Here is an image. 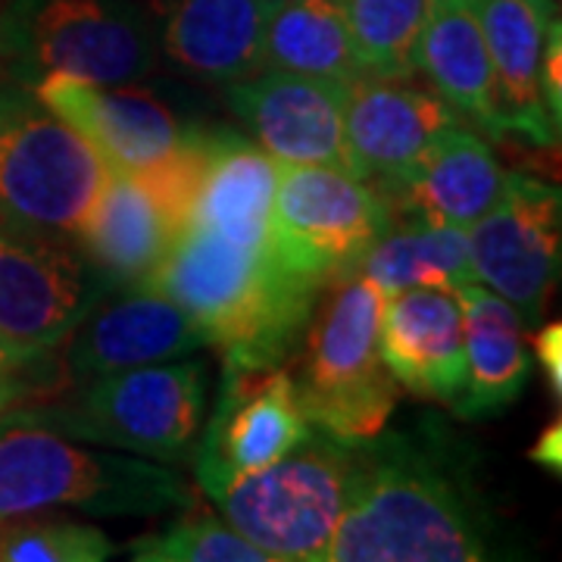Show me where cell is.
<instances>
[{
    "label": "cell",
    "instance_id": "35",
    "mask_svg": "<svg viewBox=\"0 0 562 562\" xmlns=\"http://www.w3.org/2000/svg\"><path fill=\"white\" fill-rule=\"evenodd\" d=\"M535 3H541V7H550V10H557V7H553L550 0H535Z\"/></svg>",
    "mask_w": 562,
    "mask_h": 562
},
{
    "label": "cell",
    "instance_id": "28",
    "mask_svg": "<svg viewBox=\"0 0 562 562\" xmlns=\"http://www.w3.org/2000/svg\"><path fill=\"white\" fill-rule=\"evenodd\" d=\"M125 550L138 562H269L257 543L198 501L160 528L132 538Z\"/></svg>",
    "mask_w": 562,
    "mask_h": 562
},
{
    "label": "cell",
    "instance_id": "6",
    "mask_svg": "<svg viewBox=\"0 0 562 562\" xmlns=\"http://www.w3.org/2000/svg\"><path fill=\"white\" fill-rule=\"evenodd\" d=\"M113 176L110 162L25 85H0V225L72 241Z\"/></svg>",
    "mask_w": 562,
    "mask_h": 562
},
{
    "label": "cell",
    "instance_id": "25",
    "mask_svg": "<svg viewBox=\"0 0 562 562\" xmlns=\"http://www.w3.org/2000/svg\"><path fill=\"white\" fill-rule=\"evenodd\" d=\"M357 276L375 281L384 294L406 288L460 291L462 284L475 281L469 228L391 213L384 235L366 254Z\"/></svg>",
    "mask_w": 562,
    "mask_h": 562
},
{
    "label": "cell",
    "instance_id": "4",
    "mask_svg": "<svg viewBox=\"0 0 562 562\" xmlns=\"http://www.w3.org/2000/svg\"><path fill=\"white\" fill-rule=\"evenodd\" d=\"M206 401V362L181 357L103 375L54 397L25 403V409L69 438L179 465L194 460Z\"/></svg>",
    "mask_w": 562,
    "mask_h": 562
},
{
    "label": "cell",
    "instance_id": "16",
    "mask_svg": "<svg viewBox=\"0 0 562 562\" xmlns=\"http://www.w3.org/2000/svg\"><path fill=\"white\" fill-rule=\"evenodd\" d=\"M88 140L113 172H140L172 154L194 128L166 103L135 85H103L79 76H44L32 85Z\"/></svg>",
    "mask_w": 562,
    "mask_h": 562
},
{
    "label": "cell",
    "instance_id": "7",
    "mask_svg": "<svg viewBox=\"0 0 562 562\" xmlns=\"http://www.w3.org/2000/svg\"><path fill=\"white\" fill-rule=\"evenodd\" d=\"M0 69L25 88L44 76L138 85L160 50L140 0H0Z\"/></svg>",
    "mask_w": 562,
    "mask_h": 562
},
{
    "label": "cell",
    "instance_id": "27",
    "mask_svg": "<svg viewBox=\"0 0 562 562\" xmlns=\"http://www.w3.org/2000/svg\"><path fill=\"white\" fill-rule=\"evenodd\" d=\"M341 7L366 76H419L416 47L435 0H341Z\"/></svg>",
    "mask_w": 562,
    "mask_h": 562
},
{
    "label": "cell",
    "instance_id": "13",
    "mask_svg": "<svg viewBox=\"0 0 562 562\" xmlns=\"http://www.w3.org/2000/svg\"><path fill=\"white\" fill-rule=\"evenodd\" d=\"M203 347H210L206 331L179 303L135 284L120 288L113 301L94 303L54 350V360L60 391H72L113 372L194 357Z\"/></svg>",
    "mask_w": 562,
    "mask_h": 562
},
{
    "label": "cell",
    "instance_id": "10",
    "mask_svg": "<svg viewBox=\"0 0 562 562\" xmlns=\"http://www.w3.org/2000/svg\"><path fill=\"white\" fill-rule=\"evenodd\" d=\"M562 194L553 181L506 172L501 201L469 228L475 281L538 322L560 279Z\"/></svg>",
    "mask_w": 562,
    "mask_h": 562
},
{
    "label": "cell",
    "instance_id": "3",
    "mask_svg": "<svg viewBox=\"0 0 562 562\" xmlns=\"http://www.w3.org/2000/svg\"><path fill=\"white\" fill-rule=\"evenodd\" d=\"M198 501L176 465L63 435L25 403L0 413V522L72 509L94 519H157Z\"/></svg>",
    "mask_w": 562,
    "mask_h": 562
},
{
    "label": "cell",
    "instance_id": "37",
    "mask_svg": "<svg viewBox=\"0 0 562 562\" xmlns=\"http://www.w3.org/2000/svg\"><path fill=\"white\" fill-rule=\"evenodd\" d=\"M550 3H553V7H560V0H550Z\"/></svg>",
    "mask_w": 562,
    "mask_h": 562
},
{
    "label": "cell",
    "instance_id": "23",
    "mask_svg": "<svg viewBox=\"0 0 562 562\" xmlns=\"http://www.w3.org/2000/svg\"><path fill=\"white\" fill-rule=\"evenodd\" d=\"M179 228L138 179L113 172L81 225L76 247L113 291L144 284L169 254Z\"/></svg>",
    "mask_w": 562,
    "mask_h": 562
},
{
    "label": "cell",
    "instance_id": "34",
    "mask_svg": "<svg viewBox=\"0 0 562 562\" xmlns=\"http://www.w3.org/2000/svg\"><path fill=\"white\" fill-rule=\"evenodd\" d=\"M38 360H44V357H32V353H25V350H20V347H13V344L0 338V372H7V369H22V366H32V362Z\"/></svg>",
    "mask_w": 562,
    "mask_h": 562
},
{
    "label": "cell",
    "instance_id": "17",
    "mask_svg": "<svg viewBox=\"0 0 562 562\" xmlns=\"http://www.w3.org/2000/svg\"><path fill=\"white\" fill-rule=\"evenodd\" d=\"M160 63L188 79L232 85L262 69L266 0H140Z\"/></svg>",
    "mask_w": 562,
    "mask_h": 562
},
{
    "label": "cell",
    "instance_id": "1",
    "mask_svg": "<svg viewBox=\"0 0 562 562\" xmlns=\"http://www.w3.org/2000/svg\"><path fill=\"white\" fill-rule=\"evenodd\" d=\"M353 462L328 562L501 560L503 528L475 453L438 422L350 441Z\"/></svg>",
    "mask_w": 562,
    "mask_h": 562
},
{
    "label": "cell",
    "instance_id": "8",
    "mask_svg": "<svg viewBox=\"0 0 562 562\" xmlns=\"http://www.w3.org/2000/svg\"><path fill=\"white\" fill-rule=\"evenodd\" d=\"M353 447L319 428L266 469L201 484L216 513L269 562H328L347 503Z\"/></svg>",
    "mask_w": 562,
    "mask_h": 562
},
{
    "label": "cell",
    "instance_id": "31",
    "mask_svg": "<svg viewBox=\"0 0 562 562\" xmlns=\"http://www.w3.org/2000/svg\"><path fill=\"white\" fill-rule=\"evenodd\" d=\"M541 91L543 103L550 110L553 122H562V25L560 16H553L547 25L541 54Z\"/></svg>",
    "mask_w": 562,
    "mask_h": 562
},
{
    "label": "cell",
    "instance_id": "21",
    "mask_svg": "<svg viewBox=\"0 0 562 562\" xmlns=\"http://www.w3.org/2000/svg\"><path fill=\"white\" fill-rule=\"evenodd\" d=\"M416 72L425 76L469 128L487 140L509 135L475 0H435L431 20L416 47Z\"/></svg>",
    "mask_w": 562,
    "mask_h": 562
},
{
    "label": "cell",
    "instance_id": "19",
    "mask_svg": "<svg viewBox=\"0 0 562 562\" xmlns=\"http://www.w3.org/2000/svg\"><path fill=\"white\" fill-rule=\"evenodd\" d=\"M506 169L491 140L465 122L447 128L435 140L419 166L394 188L379 191L391 213L419 216L435 225L472 228L501 201Z\"/></svg>",
    "mask_w": 562,
    "mask_h": 562
},
{
    "label": "cell",
    "instance_id": "26",
    "mask_svg": "<svg viewBox=\"0 0 562 562\" xmlns=\"http://www.w3.org/2000/svg\"><path fill=\"white\" fill-rule=\"evenodd\" d=\"M262 69L350 85L366 76L341 0H279L262 25Z\"/></svg>",
    "mask_w": 562,
    "mask_h": 562
},
{
    "label": "cell",
    "instance_id": "9",
    "mask_svg": "<svg viewBox=\"0 0 562 562\" xmlns=\"http://www.w3.org/2000/svg\"><path fill=\"white\" fill-rule=\"evenodd\" d=\"M387 222V201L353 172L279 162L269 247L291 276L319 291L353 279Z\"/></svg>",
    "mask_w": 562,
    "mask_h": 562
},
{
    "label": "cell",
    "instance_id": "22",
    "mask_svg": "<svg viewBox=\"0 0 562 562\" xmlns=\"http://www.w3.org/2000/svg\"><path fill=\"white\" fill-rule=\"evenodd\" d=\"M475 10L494 66L506 132L538 147H557L560 122H553L541 91L543 38L557 10L535 0H475Z\"/></svg>",
    "mask_w": 562,
    "mask_h": 562
},
{
    "label": "cell",
    "instance_id": "36",
    "mask_svg": "<svg viewBox=\"0 0 562 562\" xmlns=\"http://www.w3.org/2000/svg\"><path fill=\"white\" fill-rule=\"evenodd\" d=\"M3 81H7V76H3V69H0V85H3Z\"/></svg>",
    "mask_w": 562,
    "mask_h": 562
},
{
    "label": "cell",
    "instance_id": "20",
    "mask_svg": "<svg viewBox=\"0 0 562 562\" xmlns=\"http://www.w3.org/2000/svg\"><path fill=\"white\" fill-rule=\"evenodd\" d=\"M465 379L453 409L460 419H494L522 397L531 379L528 322L497 291L479 281L462 284Z\"/></svg>",
    "mask_w": 562,
    "mask_h": 562
},
{
    "label": "cell",
    "instance_id": "15",
    "mask_svg": "<svg viewBox=\"0 0 562 562\" xmlns=\"http://www.w3.org/2000/svg\"><path fill=\"white\" fill-rule=\"evenodd\" d=\"M225 101L250 140L276 162L347 169L344 103L347 85L284 69L225 85Z\"/></svg>",
    "mask_w": 562,
    "mask_h": 562
},
{
    "label": "cell",
    "instance_id": "12",
    "mask_svg": "<svg viewBox=\"0 0 562 562\" xmlns=\"http://www.w3.org/2000/svg\"><path fill=\"white\" fill-rule=\"evenodd\" d=\"M313 435L303 416L294 375L288 366L225 369L216 406L203 419L194 450L198 484L250 475L272 465Z\"/></svg>",
    "mask_w": 562,
    "mask_h": 562
},
{
    "label": "cell",
    "instance_id": "33",
    "mask_svg": "<svg viewBox=\"0 0 562 562\" xmlns=\"http://www.w3.org/2000/svg\"><path fill=\"white\" fill-rule=\"evenodd\" d=\"M531 460L541 462L547 472L560 475L562 469V428L560 422H553L550 428H543L538 443L531 447Z\"/></svg>",
    "mask_w": 562,
    "mask_h": 562
},
{
    "label": "cell",
    "instance_id": "11",
    "mask_svg": "<svg viewBox=\"0 0 562 562\" xmlns=\"http://www.w3.org/2000/svg\"><path fill=\"white\" fill-rule=\"evenodd\" d=\"M113 288L72 241L0 225V338L32 357L54 353Z\"/></svg>",
    "mask_w": 562,
    "mask_h": 562
},
{
    "label": "cell",
    "instance_id": "14",
    "mask_svg": "<svg viewBox=\"0 0 562 562\" xmlns=\"http://www.w3.org/2000/svg\"><path fill=\"white\" fill-rule=\"evenodd\" d=\"M462 125L453 106L416 76H360L347 85L344 144L357 179L375 191L401 184L447 128Z\"/></svg>",
    "mask_w": 562,
    "mask_h": 562
},
{
    "label": "cell",
    "instance_id": "32",
    "mask_svg": "<svg viewBox=\"0 0 562 562\" xmlns=\"http://www.w3.org/2000/svg\"><path fill=\"white\" fill-rule=\"evenodd\" d=\"M535 353L541 362L547 384L553 391V401L562 397V325L560 322H547L541 331L535 335Z\"/></svg>",
    "mask_w": 562,
    "mask_h": 562
},
{
    "label": "cell",
    "instance_id": "2",
    "mask_svg": "<svg viewBox=\"0 0 562 562\" xmlns=\"http://www.w3.org/2000/svg\"><path fill=\"white\" fill-rule=\"evenodd\" d=\"M144 284L201 325L225 369L288 366L325 294L291 276L269 244L232 241L201 225L181 232Z\"/></svg>",
    "mask_w": 562,
    "mask_h": 562
},
{
    "label": "cell",
    "instance_id": "5",
    "mask_svg": "<svg viewBox=\"0 0 562 562\" xmlns=\"http://www.w3.org/2000/svg\"><path fill=\"white\" fill-rule=\"evenodd\" d=\"M328 291L297 350V401L313 428L341 441H369L387 428L401 401V384L379 347L387 294L362 276Z\"/></svg>",
    "mask_w": 562,
    "mask_h": 562
},
{
    "label": "cell",
    "instance_id": "18",
    "mask_svg": "<svg viewBox=\"0 0 562 562\" xmlns=\"http://www.w3.org/2000/svg\"><path fill=\"white\" fill-rule=\"evenodd\" d=\"M379 347L387 372L413 397L453 406L465 379V338L457 291L406 288L387 294Z\"/></svg>",
    "mask_w": 562,
    "mask_h": 562
},
{
    "label": "cell",
    "instance_id": "29",
    "mask_svg": "<svg viewBox=\"0 0 562 562\" xmlns=\"http://www.w3.org/2000/svg\"><path fill=\"white\" fill-rule=\"evenodd\" d=\"M116 550L101 525L57 509L0 522V562H103Z\"/></svg>",
    "mask_w": 562,
    "mask_h": 562
},
{
    "label": "cell",
    "instance_id": "24",
    "mask_svg": "<svg viewBox=\"0 0 562 562\" xmlns=\"http://www.w3.org/2000/svg\"><path fill=\"white\" fill-rule=\"evenodd\" d=\"M279 162L254 140L220 132L210 135V160L188 225L213 228L241 244H269Z\"/></svg>",
    "mask_w": 562,
    "mask_h": 562
},
{
    "label": "cell",
    "instance_id": "30",
    "mask_svg": "<svg viewBox=\"0 0 562 562\" xmlns=\"http://www.w3.org/2000/svg\"><path fill=\"white\" fill-rule=\"evenodd\" d=\"M60 394V372L54 353H47L44 360L22 366V369H7L0 372V413L20 406L29 401H44Z\"/></svg>",
    "mask_w": 562,
    "mask_h": 562
},
{
    "label": "cell",
    "instance_id": "38",
    "mask_svg": "<svg viewBox=\"0 0 562 562\" xmlns=\"http://www.w3.org/2000/svg\"><path fill=\"white\" fill-rule=\"evenodd\" d=\"M266 3H279V0H266Z\"/></svg>",
    "mask_w": 562,
    "mask_h": 562
}]
</instances>
